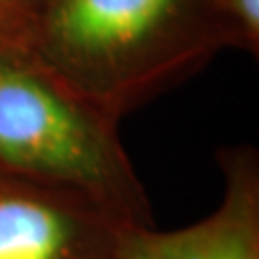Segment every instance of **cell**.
I'll return each instance as SVG.
<instances>
[{"label":"cell","mask_w":259,"mask_h":259,"mask_svg":"<svg viewBox=\"0 0 259 259\" xmlns=\"http://www.w3.org/2000/svg\"><path fill=\"white\" fill-rule=\"evenodd\" d=\"M0 2H2V0H0Z\"/></svg>","instance_id":"6"},{"label":"cell","mask_w":259,"mask_h":259,"mask_svg":"<svg viewBox=\"0 0 259 259\" xmlns=\"http://www.w3.org/2000/svg\"><path fill=\"white\" fill-rule=\"evenodd\" d=\"M73 242V223L54 204L0 194V259H65Z\"/></svg>","instance_id":"4"},{"label":"cell","mask_w":259,"mask_h":259,"mask_svg":"<svg viewBox=\"0 0 259 259\" xmlns=\"http://www.w3.org/2000/svg\"><path fill=\"white\" fill-rule=\"evenodd\" d=\"M121 253L123 259H259L251 204L232 194L205 221L173 232H140Z\"/></svg>","instance_id":"3"},{"label":"cell","mask_w":259,"mask_h":259,"mask_svg":"<svg viewBox=\"0 0 259 259\" xmlns=\"http://www.w3.org/2000/svg\"><path fill=\"white\" fill-rule=\"evenodd\" d=\"M0 159L73 183H98L108 169L102 140L81 111L31 71L0 65Z\"/></svg>","instance_id":"1"},{"label":"cell","mask_w":259,"mask_h":259,"mask_svg":"<svg viewBox=\"0 0 259 259\" xmlns=\"http://www.w3.org/2000/svg\"><path fill=\"white\" fill-rule=\"evenodd\" d=\"M181 0H58L50 35L65 54L102 62L140 47Z\"/></svg>","instance_id":"2"},{"label":"cell","mask_w":259,"mask_h":259,"mask_svg":"<svg viewBox=\"0 0 259 259\" xmlns=\"http://www.w3.org/2000/svg\"><path fill=\"white\" fill-rule=\"evenodd\" d=\"M227 4L242 27L255 37L259 31V0H227Z\"/></svg>","instance_id":"5"}]
</instances>
